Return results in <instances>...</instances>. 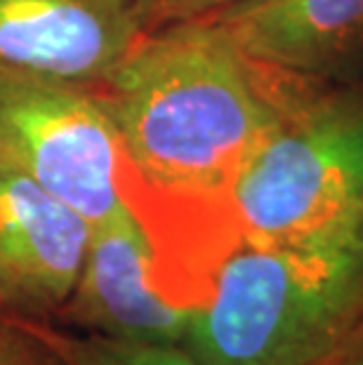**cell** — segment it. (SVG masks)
Returning <instances> with one entry per match:
<instances>
[{
	"label": "cell",
	"instance_id": "1",
	"mask_svg": "<svg viewBox=\"0 0 363 365\" xmlns=\"http://www.w3.org/2000/svg\"><path fill=\"white\" fill-rule=\"evenodd\" d=\"M290 81L198 19L146 31L92 90L118 132V193L149 240L165 299L198 307L241 245L229 189L279 123Z\"/></svg>",
	"mask_w": 363,
	"mask_h": 365
},
{
	"label": "cell",
	"instance_id": "2",
	"mask_svg": "<svg viewBox=\"0 0 363 365\" xmlns=\"http://www.w3.org/2000/svg\"><path fill=\"white\" fill-rule=\"evenodd\" d=\"M361 316L363 207L295 240H241L182 346L203 365H316Z\"/></svg>",
	"mask_w": 363,
	"mask_h": 365
},
{
	"label": "cell",
	"instance_id": "3",
	"mask_svg": "<svg viewBox=\"0 0 363 365\" xmlns=\"http://www.w3.org/2000/svg\"><path fill=\"white\" fill-rule=\"evenodd\" d=\"M245 243H281L363 207V102L347 88L292 76L279 123L231 182Z\"/></svg>",
	"mask_w": 363,
	"mask_h": 365
},
{
	"label": "cell",
	"instance_id": "4",
	"mask_svg": "<svg viewBox=\"0 0 363 365\" xmlns=\"http://www.w3.org/2000/svg\"><path fill=\"white\" fill-rule=\"evenodd\" d=\"M0 160L92 227L123 210L121 139L92 90L0 76Z\"/></svg>",
	"mask_w": 363,
	"mask_h": 365
},
{
	"label": "cell",
	"instance_id": "5",
	"mask_svg": "<svg viewBox=\"0 0 363 365\" xmlns=\"http://www.w3.org/2000/svg\"><path fill=\"white\" fill-rule=\"evenodd\" d=\"M144 34L135 0H0V76L97 90Z\"/></svg>",
	"mask_w": 363,
	"mask_h": 365
},
{
	"label": "cell",
	"instance_id": "6",
	"mask_svg": "<svg viewBox=\"0 0 363 365\" xmlns=\"http://www.w3.org/2000/svg\"><path fill=\"white\" fill-rule=\"evenodd\" d=\"M92 224L0 160V309L52 323L81 276Z\"/></svg>",
	"mask_w": 363,
	"mask_h": 365
},
{
	"label": "cell",
	"instance_id": "7",
	"mask_svg": "<svg viewBox=\"0 0 363 365\" xmlns=\"http://www.w3.org/2000/svg\"><path fill=\"white\" fill-rule=\"evenodd\" d=\"M191 309L165 299L153 257L128 207L92 227L81 276L52 325L133 344H182Z\"/></svg>",
	"mask_w": 363,
	"mask_h": 365
},
{
	"label": "cell",
	"instance_id": "8",
	"mask_svg": "<svg viewBox=\"0 0 363 365\" xmlns=\"http://www.w3.org/2000/svg\"><path fill=\"white\" fill-rule=\"evenodd\" d=\"M208 19L245 59L295 78L330 85L363 59V0H241Z\"/></svg>",
	"mask_w": 363,
	"mask_h": 365
},
{
	"label": "cell",
	"instance_id": "9",
	"mask_svg": "<svg viewBox=\"0 0 363 365\" xmlns=\"http://www.w3.org/2000/svg\"><path fill=\"white\" fill-rule=\"evenodd\" d=\"M24 323L68 365H203L182 344H133L73 332L52 323Z\"/></svg>",
	"mask_w": 363,
	"mask_h": 365
},
{
	"label": "cell",
	"instance_id": "10",
	"mask_svg": "<svg viewBox=\"0 0 363 365\" xmlns=\"http://www.w3.org/2000/svg\"><path fill=\"white\" fill-rule=\"evenodd\" d=\"M0 365H68L24 321L3 316L0 321Z\"/></svg>",
	"mask_w": 363,
	"mask_h": 365
},
{
	"label": "cell",
	"instance_id": "11",
	"mask_svg": "<svg viewBox=\"0 0 363 365\" xmlns=\"http://www.w3.org/2000/svg\"><path fill=\"white\" fill-rule=\"evenodd\" d=\"M241 0H135L137 14L146 31H156L184 21L215 17Z\"/></svg>",
	"mask_w": 363,
	"mask_h": 365
},
{
	"label": "cell",
	"instance_id": "12",
	"mask_svg": "<svg viewBox=\"0 0 363 365\" xmlns=\"http://www.w3.org/2000/svg\"><path fill=\"white\" fill-rule=\"evenodd\" d=\"M316 365H363V316L349 335Z\"/></svg>",
	"mask_w": 363,
	"mask_h": 365
},
{
	"label": "cell",
	"instance_id": "13",
	"mask_svg": "<svg viewBox=\"0 0 363 365\" xmlns=\"http://www.w3.org/2000/svg\"><path fill=\"white\" fill-rule=\"evenodd\" d=\"M347 90H349L354 97H357V99H361V102H363V73H361L359 78L354 81L352 85H347Z\"/></svg>",
	"mask_w": 363,
	"mask_h": 365
},
{
	"label": "cell",
	"instance_id": "14",
	"mask_svg": "<svg viewBox=\"0 0 363 365\" xmlns=\"http://www.w3.org/2000/svg\"><path fill=\"white\" fill-rule=\"evenodd\" d=\"M3 316H5V314H3V309H0V321H3Z\"/></svg>",
	"mask_w": 363,
	"mask_h": 365
}]
</instances>
